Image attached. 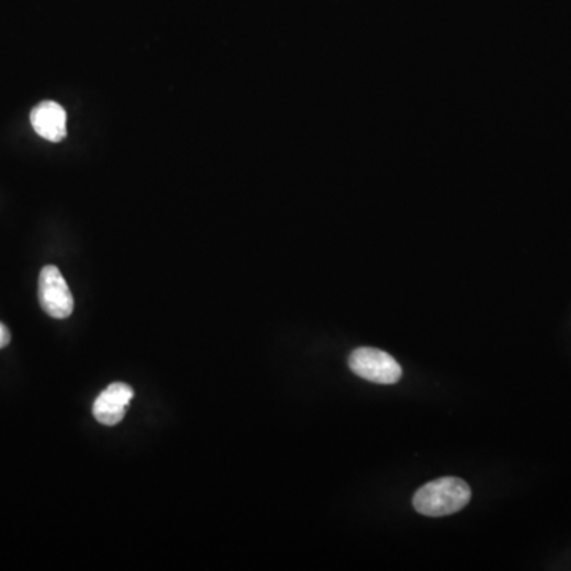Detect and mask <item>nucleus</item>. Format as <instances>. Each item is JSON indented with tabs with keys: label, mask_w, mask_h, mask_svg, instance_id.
I'll use <instances>...</instances> for the list:
<instances>
[{
	"label": "nucleus",
	"mask_w": 571,
	"mask_h": 571,
	"mask_svg": "<svg viewBox=\"0 0 571 571\" xmlns=\"http://www.w3.org/2000/svg\"><path fill=\"white\" fill-rule=\"evenodd\" d=\"M10 342H12V334H10V330L7 329V326L0 322V349L10 345Z\"/></svg>",
	"instance_id": "obj_6"
},
{
	"label": "nucleus",
	"mask_w": 571,
	"mask_h": 571,
	"mask_svg": "<svg viewBox=\"0 0 571 571\" xmlns=\"http://www.w3.org/2000/svg\"><path fill=\"white\" fill-rule=\"evenodd\" d=\"M134 399V389L126 383H113L97 397L92 407L94 418L104 426H116L126 416L127 407Z\"/></svg>",
	"instance_id": "obj_4"
},
{
	"label": "nucleus",
	"mask_w": 571,
	"mask_h": 571,
	"mask_svg": "<svg viewBox=\"0 0 571 571\" xmlns=\"http://www.w3.org/2000/svg\"><path fill=\"white\" fill-rule=\"evenodd\" d=\"M470 499L472 491L464 480L446 476L440 480L430 481L418 489L413 497V505L414 510L422 516L441 518L464 510Z\"/></svg>",
	"instance_id": "obj_1"
},
{
	"label": "nucleus",
	"mask_w": 571,
	"mask_h": 571,
	"mask_svg": "<svg viewBox=\"0 0 571 571\" xmlns=\"http://www.w3.org/2000/svg\"><path fill=\"white\" fill-rule=\"evenodd\" d=\"M39 302L40 307L51 318L66 319L72 315V292L56 265H46L40 272Z\"/></svg>",
	"instance_id": "obj_3"
},
{
	"label": "nucleus",
	"mask_w": 571,
	"mask_h": 571,
	"mask_svg": "<svg viewBox=\"0 0 571 571\" xmlns=\"http://www.w3.org/2000/svg\"><path fill=\"white\" fill-rule=\"evenodd\" d=\"M31 124L34 131L48 142L59 143L66 138L67 113L58 102H40L31 112Z\"/></svg>",
	"instance_id": "obj_5"
},
{
	"label": "nucleus",
	"mask_w": 571,
	"mask_h": 571,
	"mask_svg": "<svg viewBox=\"0 0 571 571\" xmlns=\"http://www.w3.org/2000/svg\"><path fill=\"white\" fill-rule=\"evenodd\" d=\"M354 375L376 384H395L402 378V367L391 354L376 348H357L349 356Z\"/></svg>",
	"instance_id": "obj_2"
}]
</instances>
